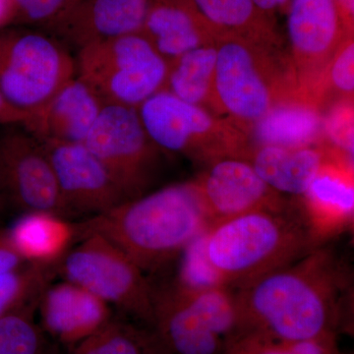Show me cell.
<instances>
[{
    "label": "cell",
    "mask_w": 354,
    "mask_h": 354,
    "mask_svg": "<svg viewBox=\"0 0 354 354\" xmlns=\"http://www.w3.org/2000/svg\"><path fill=\"white\" fill-rule=\"evenodd\" d=\"M348 269L334 251L316 247L299 260L232 290L236 324L225 346L337 337L346 321Z\"/></svg>",
    "instance_id": "1"
},
{
    "label": "cell",
    "mask_w": 354,
    "mask_h": 354,
    "mask_svg": "<svg viewBox=\"0 0 354 354\" xmlns=\"http://www.w3.org/2000/svg\"><path fill=\"white\" fill-rule=\"evenodd\" d=\"M212 227L196 179L171 184L75 223L76 241L97 234L113 242L145 272L162 271Z\"/></svg>",
    "instance_id": "2"
},
{
    "label": "cell",
    "mask_w": 354,
    "mask_h": 354,
    "mask_svg": "<svg viewBox=\"0 0 354 354\" xmlns=\"http://www.w3.org/2000/svg\"><path fill=\"white\" fill-rule=\"evenodd\" d=\"M316 243L304 207L286 202L209 228L205 253L221 285L235 290L292 264L318 247Z\"/></svg>",
    "instance_id": "3"
},
{
    "label": "cell",
    "mask_w": 354,
    "mask_h": 354,
    "mask_svg": "<svg viewBox=\"0 0 354 354\" xmlns=\"http://www.w3.org/2000/svg\"><path fill=\"white\" fill-rule=\"evenodd\" d=\"M213 113L244 134L279 101L299 90L279 46L234 36L216 38Z\"/></svg>",
    "instance_id": "4"
},
{
    "label": "cell",
    "mask_w": 354,
    "mask_h": 354,
    "mask_svg": "<svg viewBox=\"0 0 354 354\" xmlns=\"http://www.w3.org/2000/svg\"><path fill=\"white\" fill-rule=\"evenodd\" d=\"M147 134L162 152L206 167L223 158L246 160L248 138L227 118L162 90L137 109Z\"/></svg>",
    "instance_id": "5"
},
{
    "label": "cell",
    "mask_w": 354,
    "mask_h": 354,
    "mask_svg": "<svg viewBox=\"0 0 354 354\" xmlns=\"http://www.w3.org/2000/svg\"><path fill=\"white\" fill-rule=\"evenodd\" d=\"M76 76L106 104L138 109L164 90L169 64L141 34L125 35L84 46L75 59Z\"/></svg>",
    "instance_id": "6"
},
{
    "label": "cell",
    "mask_w": 354,
    "mask_h": 354,
    "mask_svg": "<svg viewBox=\"0 0 354 354\" xmlns=\"http://www.w3.org/2000/svg\"><path fill=\"white\" fill-rule=\"evenodd\" d=\"M78 241L58 263L57 274L149 328L153 319V286L145 272L101 235H85Z\"/></svg>",
    "instance_id": "7"
},
{
    "label": "cell",
    "mask_w": 354,
    "mask_h": 354,
    "mask_svg": "<svg viewBox=\"0 0 354 354\" xmlns=\"http://www.w3.org/2000/svg\"><path fill=\"white\" fill-rule=\"evenodd\" d=\"M75 75V59L50 35L0 31V92L23 113L38 111Z\"/></svg>",
    "instance_id": "8"
},
{
    "label": "cell",
    "mask_w": 354,
    "mask_h": 354,
    "mask_svg": "<svg viewBox=\"0 0 354 354\" xmlns=\"http://www.w3.org/2000/svg\"><path fill=\"white\" fill-rule=\"evenodd\" d=\"M83 144L108 167L129 200L146 194L162 151L147 134L137 109L106 104Z\"/></svg>",
    "instance_id": "9"
},
{
    "label": "cell",
    "mask_w": 354,
    "mask_h": 354,
    "mask_svg": "<svg viewBox=\"0 0 354 354\" xmlns=\"http://www.w3.org/2000/svg\"><path fill=\"white\" fill-rule=\"evenodd\" d=\"M0 208L18 215L50 212L67 218L43 145L19 125L0 130Z\"/></svg>",
    "instance_id": "10"
},
{
    "label": "cell",
    "mask_w": 354,
    "mask_h": 354,
    "mask_svg": "<svg viewBox=\"0 0 354 354\" xmlns=\"http://www.w3.org/2000/svg\"><path fill=\"white\" fill-rule=\"evenodd\" d=\"M290 59L298 85L320 102L324 77L342 43L353 36L335 0H290Z\"/></svg>",
    "instance_id": "11"
},
{
    "label": "cell",
    "mask_w": 354,
    "mask_h": 354,
    "mask_svg": "<svg viewBox=\"0 0 354 354\" xmlns=\"http://www.w3.org/2000/svg\"><path fill=\"white\" fill-rule=\"evenodd\" d=\"M41 143L53 167L68 220L92 218L129 201L108 167L84 144Z\"/></svg>",
    "instance_id": "12"
},
{
    "label": "cell",
    "mask_w": 354,
    "mask_h": 354,
    "mask_svg": "<svg viewBox=\"0 0 354 354\" xmlns=\"http://www.w3.org/2000/svg\"><path fill=\"white\" fill-rule=\"evenodd\" d=\"M196 181L212 227L250 212L278 208L288 202L258 176L250 162L241 158L216 160L206 167Z\"/></svg>",
    "instance_id": "13"
},
{
    "label": "cell",
    "mask_w": 354,
    "mask_h": 354,
    "mask_svg": "<svg viewBox=\"0 0 354 354\" xmlns=\"http://www.w3.org/2000/svg\"><path fill=\"white\" fill-rule=\"evenodd\" d=\"M148 0H75L46 28L51 37L77 50L141 32Z\"/></svg>",
    "instance_id": "14"
},
{
    "label": "cell",
    "mask_w": 354,
    "mask_h": 354,
    "mask_svg": "<svg viewBox=\"0 0 354 354\" xmlns=\"http://www.w3.org/2000/svg\"><path fill=\"white\" fill-rule=\"evenodd\" d=\"M39 325L48 337L70 349L114 318L111 306L68 281L53 283L39 297Z\"/></svg>",
    "instance_id": "15"
},
{
    "label": "cell",
    "mask_w": 354,
    "mask_h": 354,
    "mask_svg": "<svg viewBox=\"0 0 354 354\" xmlns=\"http://www.w3.org/2000/svg\"><path fill=\"white\" fill-rule=\"evenodd\" d=\"M106 104L76 75L38 111L23 128L39 142L83 144Z\"/></svg>",
    "instance_id": "16"
},
{
    "label": "cell",
    "mask_w": 354,
    "mask_h": 354,
    "mask_svg": "<svg viewBox=\"0 0 354 354\" xmlns=\"http://www.w3.org/2000/svg\"><path fill=\"white\" fill-rule=\"evenodd\" d=\"M148 329L158 354H223L225 349V341L203 322L172 283L153 286Z\"/></svg>",
    "instance_id": "17"
},
{
    "label": "cell",
    "mask_w": 354,
    "mask_h": 354,
    "mask_svg": "<svg viewBox=\"0 0 354 354\" xmlns=\"http://www.w3.org/2000/svg\"><path fill=\"white\" fill-rule=\"evenodd\" d=\"M302 197L318 243L348 227L354 215L353 160L332 151Z\"/></svg>",
    "instance_id": "18"
},
{
    "label": "cell",
    "mask_w": 354,
    "mask_h": 354,
    "mask_svg": "<svg viewBox=\"0 0 354 354\" xmlns=\"http://www.w3.org/2000/svg\"><path fill=\"white\" fill-rule=\"evenodd\" d=\"M247 138L251 150L261 146L304 148L322 145V106L316 97L299 88L277 102L253 125Z\"/></svg>",
    "instance_id": "19"
},
{
    "label": "cell",
    "mask_w": 354,
    "mask_h": 354,
    "mask_svg": "<svg viewBox=\"0 0 354 354\" xmlns=\"http://www.w3.org/2000/svg\"><path fill=\"white\" fill-rule=\"evenodd\" d=\"M140 32L169 64L216 41L215 32L188 0H148Z\"/></svg>",
    "instance_id": "20"
},
{
    "label": "cell",
    "mask_w": 354,
    "mask_h": 354,
    "mask_svg": "<svg viewBox=\"0 0 354 354\" xmlns=\"http://www.w3.org/2000/svg\"><path fill=\"white\" fill-rule=\"evenodd\" d=\"M332 151L325 145L261 146L247 156L258 176L279 194L304 196Z\"/></svg>",
    "instance_id": "21"
},
{
    "label": "cell",
    "mask_w": 354,
    "mask_h": 354,
    "mask_svg": "<svg viewBox=\"0 0 354 354\" xmlns=\"http://www.w3.org/2000/svg\"><path fill=\"white\" fill-rule=\"evenodd\" d=\"M6 232L27 264L57 266L76 241L75 223L50 212L21 214Z\"/></svg>",
    "instance_id": "22"
},
{
    "label": "cell",
    "mask_w": 354,
    "mask_h": 354,
    "mask_svg": "<svg viewBox=\"0 0 354 354\" xmlns=\"http://www.w3.org/2000/svg\"><path fill=\"white\" fill-rule=\"evenodd\" d=\"M209 26L216 38L241 37L279 46L278 38L268 16L258 10L252 0H188Z\"/></svg>",
    "instance_id": "23"
},
{
    "label": "cell",
    "mask_w": 354,
    "mask_h": 354,
    "mask_svg": "<svg viewBox=\"0 0 354 354\" xmlns=\"http://www.w3.org/2000/svg\"><path fill=\"white\" fill-rule=\"evenodd\" d=\"M216 60V44L201 46L176 58L169 64L164 90L213 113Z\"/></svg>",
    "instance_id": "24"
},
{
    "label": "cell",
    "mask_w": 354,
    "mask_h": 354,
    "mask_svg": "<svg viewBox=\"0 0 354 354\" xmlns=\"http://www.w3.org/2000/svg\"><path fill=\"white\" fill-rule=\"evenodd\" d=\"M69 354H158L148 328L113 318L102 329L69 349Z\"/></svg>",
    "instance_id": "25"
},
{
    "label": "cell",
    "mask_w": 354,
    "mask_h": 354,
    "mask_svg": "<svg viewBox=\"0 0 354 354\" xmlns=\"http://www.w3.org/2000/svg\"><path fill=\"white\" fill-rule=\"evenodd\" d=\"M38 302L0 318V354H51L48 337L36 320Z\"/></svg>",
    "instance_id": "26"
},
{
    "label": "cell",
    "mask_w": 354,
    "mask_h": 354,
    "mask_svg": "<svg viewBox=\"0 0 354 354\" xmlns=\"http://www.w3.org/2000/svg\"><path fill=\"white\" fill-rule=\"evenodd\" d=\"M57 266L27 264L0 276V318L38 302L57 272Z\"/></svg>",
    "instance_id": "27"
},
{
    "label": "cell",
    "mask_w": 354,
    "mask_h": 354,
    "mask_svg": "<svg viewBox=\"0 0 354 354\" xmlns=\"http://www.w3.org/2000/svg\"><path fill=\"white\" fill-rule=\"evenodd\" d=\"M171 283L203 322L225 342L234 332L237 319L232 290L225 286L189 290Z\"/></svg>",
    "instance_id": "28"
},
{
    "label": "cell",
    "mask_w": 354,
    "mask_h": 354,
    "mask_svg": "<svg viewBox=\"0 0 354 354\" xmlns=\"http://www.w3.org/2000/svg\"><path fill=\"white\" fill-rule=\"evenodd\" d=\"M206 232L207 230L191 242L177 258L179 260V268L174 283L179 288L200 290L223 286L205 253Z\"/></svg>",
    "instance_id": "29"
},
{
    "label": "cell",
    "mask_w": 354,
    "mask_h": 354,
    "mask_svg": "<svg viewBox=\"0 0 354 354\" xmlns=\"http://www.w3.org/2000/svg\"><path fill=\"white\" fill-rule=\"evenodd\" d=\"M353 92L354 43L353 36H349L337 51L326 71L320 92L321 104L324 108L328 102L353 100Z\"/></svg>",
    "instance_id": "30"
},
{
    "label": "cell",
    "mask_w": 354,
    "mask_h": 354,
    "mask_svg": "<svg viewBox=\"0 0 354 354\" xmlns=\"http://www.w3.org/2000/svg\"><path fill=\"white\" fill-rule=\"evenodd\" d=\"M324 143L353 160V100H337L323 109Z\"/></svg>",
    "instance_id": "31"
},
{
    "label": "cell",
    "mask_w": 354,
    "mask_h": 354,
    "mask_svg": "<svg viewBox=\"0 0 354 354\" xmlns=\"http://www.w3.org/2000/svg\"><path fill=\"white\" fill-rule=\"evenodd\" d=\"M223 354H339L337 337L295 342H243L230 344Z\"/></svg>",
    "instance_id": "32"
},
{
    "label": "cell",
    "mask_w": 354,
    "mask_h": 354,
    "mask_svg": "<svg viewBox=\"0 0 354 354\" xmlns=\"http://www.w3.org/2000/svg\"><path fill=\"white\" fill-rule=\"evenodd\" d=\"M75 0H13L15 21L46 29Z\"/></svg>",
    "instance_id": "33"
},
{
    "label": "cell",
    "mask_w": 354,
    "mask_h": 354,
    "mask_svg": "<svg viewBox=\"0 0 354 354\" xmlns=\"http://www.w3.org/2000/svg\"><path fill=\"white\" fill-rule=\"evenodd\" d=\"M27 263L9 241L6 230L0 232V276L20 269Z\"/></svg>",
    "instance_id": "34"
},
{
    "label": "cell",
    "mask_w": 354,
    "mask_h": 354,
    "mask_svg": "<svg viewBox=\"0 0 354 354\" xmlns=\"http://www.w3.org/2000/svg\"><path fill=\"white\" fill-rule=\"evenodd\" d=\"M29 118V114L13 106L0 92V127L19 125L23 127Z\"/></svg>",
    "instance_id": "35"
},
{
    "label": "cell",
    "mask_w": 354,
    "mask_h": 354,
    "mask_svg": "<svg viewBox=\"0 0 354 354\" xmlns=\"http://www.w3.org/2000/svg\"><path fill=\"white\" fill-rule=\"evenodd\" d=\"M339 14L348 28L353 29L354 15V0H335Z\"/></svg>",
    "instance_id": "36"
},
{
    "label": "cell",
    "mask_w": 354,
    "mask_h": 354,
    "mask_svg": "<svg viewBox=\"0 0 354 354\" xmlns=\"http://www.w3.org/2000/svg\"><path fill=\"white\" fill-rule=\"evenodd\" d=\"M15 21L13 0H0V28Z\"/></svg>",
    "instance_id": "37"
},
{
    "label": "cell",
    "mask_w": 354,
    "mask_h": 354,
    "mask_svg": "<svg viewBox=\"0 0 354 354\" xmlns=\"http://www.w3.org/2000/svg\"><path fill=\"white\" fill-rule=\"evenodd\" d=\"M252 1L254 6L257 7L258 10L268 16V14L274 12L277 9L285 6L288 2H290V0H252Z\"/></svg>",
    "instance_id": "38"
}]
</instances>
